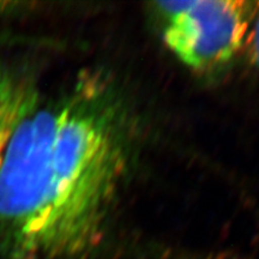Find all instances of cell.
<instances>
[{
    "mask_svg": "<svg viewBox=\"0 0 259 259\" xmlns=\"http://www.w3.org/2000/svg\"><path fill=\"white\" fill-rule=\"evenodd\" d=\"M124 163L114 113L87 82L60 106L52 145V258L74 257L99 242Z\"/></svg>",
    "mask_w": 259,
    "mask_h": 259,
    "instance_id": "obj_1",
    "label": "cell"
},
{
    "mask_svg": "<svg viewBox=\"0 0 259 259\" xmlns=\"http://www.w3.org/2000/svg\"><path fill=\"white\" fill-rule=\"evenodd\" d=\"M60 106L32 111L18 125L0 166V236L14 259L51 258V154Z\"/></svg>",
    "mask_w": 259,
    "mask_h": 259,
    "instance_id": "obj_2",
    "label": "cell"
},
{
    "mask_svg": "<svg viewBox=\"0 0 259 259\" xmlns=\"http://www.w3.org/2000/svg\"><path fill=\"white\" fill-rule=\"evenodd\" d=\"M254 5L242 0L157 3L167 19L164 42L192 69L205 70L225 64L244 44Z\"/></svg>",
    "mask_w": 259,
    "mask_h": 259,
    "instance_id": "obj_3",
    "label": "cell"
},
{
    "mask_svg": "<svg viewBox=\"0 0 259 259\" xmlns=\"http://www.w3.org/2000/svg\"><path fill=\"white\" fill-rule=\"evenodd\" d=\"M36 96L17 77L0 67V166L18 125L35 109Z\"/></svg>",
    "mask_w": 259,
    "mask_h": 259,
    "instance_id": "obj_4",
    "label": "cell"
},
{
    "mask_svg": "<svg viewBox=\"0 0 259 259\" xmlns=\"http://www.w3.org/2000/svg\"><path fill=\"white\" fill-rule=\"evenodd\" d=\"M250 51H251V57L252 60L254 61V64L259 66V12L257 18H255L253 29L250 35Z\"/></svg>",
    "mask_w": 259,
    "mask_h": 259,
    "instance_id": "obj_5",
    "label": "cell"
}]
</instances>
